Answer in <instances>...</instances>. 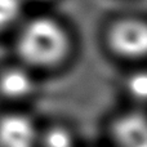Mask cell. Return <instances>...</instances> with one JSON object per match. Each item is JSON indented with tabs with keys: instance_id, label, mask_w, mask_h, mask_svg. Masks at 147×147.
<instances>
[{
	"instance_id": "4",
	"label": "cell",
	"mask_w": 147,
	"mask_h": 147,
	"mask_svg": "<svg viewBox=\"0 0 147 147\" xmlns=\"http://www.w3.org/2000/svg\"><path fill=\"white\" fill-rule=\"evenodd\" d=\"M115 147H147V125L142 114L128 112L119 116L111 128Z\"/></svg>"
},
{
	"instance_id": "1",
	"label": "cell",
	"mask_w": 147,
	"mask_h": 147,
	"mask_svg": "<svg viewBox=\"0 0 147 147\" xmlns=\"http://www.w3.org/2000/svg\"><path fill=\"white\" fill-rule=\"evenodd\" d=\"M16 48L25 66L30 69H51L67 57L70 35L57 20L36 17L20 28Z\"/></svg>"
},
{
	"instance_id": "6",
	"label": "cell",
	"mask_w": 147,
	"mask_h": 147,
	"mask_svg": "<svg viewBox=\"0 0 147 147\" xmlns=\"http://www.w3.org/2000/svg\"><path fill=\"white\" fill-rule=\"evenodd\" d=\"M39 146L43 147H75L72 132L62 125H53L39 136Z\"/></svg>"
},
{
	"instance_id": "8",
	"label": "cell",
	"mask_w": 147,
	"mask_h": 147,
	"mask_svg": "<svg viewBox=\"0 0 147 147\" xmlns=\"http://www.w3.org/2000/svg\"><path fill=\"white\" fill-rule=\"evenodd\" d=\"M127 90L132 98L143 101L147 93V76L143 71L134 72L127 80Z\"/></svg>"
},
{
	"instance_id": "7",
	"label": "cell",
	"mask_w": 147,
	"mask_h": 147,
	"mask_svg": "<svg viewBox=\"0 0 147 147\" xmlns=\"http://www.w3.org/2000/svg\"><path fill=\"white\" fill-rule=\"evenodd\" d=\"M23 0H0V32L13 27L20 21Z\"/></svg>"
},
{
	"instance_id": "3",
	"label": "cell",
	"mask_w": 147,
	"mask_h": 147,
	"mask_svg": "<svg viewBox=\"0 0 147 147\" xmlns=\"http://www.w3.org/2000/svg\"><path fill=\"white\" fill-rule=\"evenodd\" d=\"M34 120L23 114H7L0 117V147H39Z\"/></svg>"
},
{
	"instance_id": "5",
	"label": "cell",
	"mask_w": 147,
	"mask_h": 147,
	"mask_svg": "<svg viewBox=\"0 0 147 147\" xmlns=\"http://www.w3.org/2000/svg\"><path fill=\"white\" fill-rule=\"evenodd\" d=\"M36 86L31 69L25 65L9 66L0 72V93L9 99H25Z\"/></svg>"
},
{
	"instance_id": "2",
	"label": "cell",
	"mask_w": 147,
	"mask_h": 147,
	"mask_svg": "<svg viewBox=\"0 0 147 147\" xmlns=\"http://www.w3.org/2000/svg\"><path fill=\"white\" fill-rule=\"evenodd\" d=\"M110 48L119 57L128 59L141 58L147 49V27L138 20H123L115 23L107 35Z\"/></svg>"
}]
</instances>
